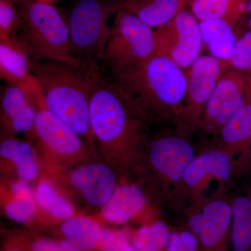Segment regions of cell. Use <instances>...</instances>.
Wrapping results in <instances>:
<instances>
[{
  "instance_id": "obj_32",
  "label": "cell",
  "mask_w": 251,
  "mask_h": 251,
  "mask_svg": "<svg viewBox=\"0 0 251 251\" xmlns=\"http://www.w3.org/2000/svg\"><path fill=\"white\" fill-rule=\"evenodd\" d=\"M3 251H25L20 247H9L4 249Z\"/></svg>"
},
{
  "instance_id": "obj_13",
  "label": "cell",
  "mask_w": 251,
  "mask_h": 251,
  "mask_svg": "<svg viewBox=\"0 0 251 251\" xmlns=\"http://www.w3.org/2000/svg\"><path fill=\"white\" fill-rule=\"evenodd\" d=\"M32 133L43 153L62 166L78 164L90 151L70 126L46 108L38 112Z\"/></svg>"
},
{
  "instance_id": "obj_33",
  "label": "cell",
  "mask_w": 251,
  "mask_h": 251,
  "mask_svg": "<svg viewBox=\"0 0 251 251\" xmlns=\"http://www.w3.org/2000/svg\"><path fill=\"white\" fill-rule=\"evenodd\" d=\"M247 11H249V13H251V0H249V1H248L247 4ZM249 26H250L251 29V17L250 18V21H249Z\"/></svg>"
},
{
  "instance_id": "obj_27",
  "label": "cell",
  "mask_w": 251,
  "mask_h": 251,
  "mask_svg": "<svg viewBox=\"0 0 251 251\" xmlns=\"http://www.w3.org/2000/svg\"><path fill=\"white\" fill-rule=\"evenodd\" d=\"M171 237L166 225L156 222L138 229L130 241L135 251H168Z\"/></svg>"
},
{
  "instance_id": "obj_6",
  "label": "cell",
  "mask_w": 251,
  "mask_h": 251,
  "mask_svg": "<svg viewBox=\"0 0 251 251\" xmlns=\"http://www.w3.org/2000/svg\"><path fill=\"white\" fill-rule=\"evenodd\" d=\"M120 9V0H78L68 25L74 57L82 62H101L110 36V18Z\"/></svg>"
},
{
  "instance_id": "obj_14",
  "label": "cell",
  "mask_w": 251,
  "mask_h": 251,
  "mask_svg": "<svg viewBox=\"0 0 251 251\" xmlns=\"http://www.w3.org/2000/svg\"><path fill=\"white\" fill-rule=\"evenodd\" d=\"M25 47L16 41L0 39V77L7 85L24 91L38 110L46 108L40 82L31 72Z\"/></svg>"
},
{
  "instance_id": "obj_10",
  "label": "cell",
  "mask_w": 251,
  "mask_h": 251,
  "mask_svg": "<svg viewBox=\"0 0 251 251\" xmlns=\"http://www.w3.org/2000/svg\"><path fill=\"white\" fill-rule=\"evenodd\" d=\"M188 228L197 239L199 251H232V209L228 197L191 204L185 211Z\"/></svg>"
},
{
  "instance_id": "obj_23",
  "label": "cell",
  "mask_w": 251,
  "mask_h": 251,
  "mask_svg": "<svg viewBox=\"0 0 251 251\" xmlns=\"http://www.w3.org/2000/svg\"><path fill=\"white\" fill-rule=\"evenodd\" d=\"M232 209V251H251V184L229 198Z\"/></svg>"
},
{
  "instance_id": "obj_22",
  "label": "cell",
  "mask_w": 251,
  "mask_h": 251,
  "mask_svg": "<svg viewBox=\"0 0 251 251\" xmlns=\"http://www.w3.org/2000/svg\"><path fill=\"white\" fill-rule=\"evenodd\" d=\"M200 27L203 44L209 50L211 56L228 67L237 40L233 25L227 20L217 18L201 21Z\"/></svg>"
},
{
  "instance_id": "obj_3",
  "label": "cell",
  "mask_w": 251,
  "mask_h": 251,
  "mask_svg": "<svg viewBox=\"0 0 251 251\" xmlns=\"http://www.w3.org/2000/svg\"><path fill=\"white\" fill-rule=\"evenodd\" d=\"M31 72L40 82L46 109L70 126L90 151L96 148L90 126V103L99 62L78 64L42 59L31 60Z\"/></svg>"
},
{
  "instance_id": "obj_1",
  "label": "cell",
  "mask_w": 251,
  "mask_h": 251,
  "mask_svg": "<svg viewBox=\"0 0 251 251\" xmlns=\"http://www.w3.org/2000/svg\"><path fill=\"white\" fill-rule=\"evenodd\" d=\"M90 113L96 147L110 156V166L133 171L148 145L149 121L102 70L94 81Z\"/></svg>"
},
{
  "instance_id": "obj_8",
  "label": "cell",
  "mask_w": 251,
  "mask_h": 251,
  "mask_svg": "<svg viewBox=\"0 0 251 251\" xmlns=\"http://www.w3.org/2000/svg\"><path fill=\"white\" fill-rule=\"evenodd\" d=\"M154 54L153 28L120 8L115 15L101 61L108 74L133 67Z\"/></svg>"
},
{
  "instance_id": "obj_34",
  "label": "cell",
  "mask_w": 251,
  "mask_h": 251,
  "mask_svg": "<svg viewBox=\"0 0 251 251\" xmlns=\"http://www.w3.org/2000/svg\"><path fill=\"white\" fill-rule=\"evenodd\" d=\"M35 1H41V2L49 3V4H53L54 3L57 2L59 0H35Z\"/></svg>"
},
{
  "instance_id": "obj_5",
  "label": "cell",
  "mask_w": 251,
  "mask_h": 251,
  "mask_svg": "<svg viewBox=\"0 0 251 251\" xmlns=\"http://www.w3.org/2000/svg\"><path fill=\"white\" fill-rule=\"evenodd\" d=\"M22 16L21 41L31 60L52 59L69 64L82 61L74 57L69 25L52 4L16 0Z\"/></svg>"
},
{
  "instance_id": "obj_17",
  "label": "cell",
  "mask_w": 251,
  "mask_h": 251,
  "mask_svg": "<svg viewBox=\"0 0 251 251\" xmlns=\"http://www.w3.org/2000/svg\"><path fill=\"white\" fill-rule=\"evenodd\" d=\"M219 147L249 166L251 153V94L242 108L223 127Z\"/></svg>"
},
{
  "instance_id": "obj_19",
  "label": "cell",
  "mask_w": 251,
  "mask_h": 251,
  "mask_svg": "<svg viewBox=\"0 0 251 251\" xmlns=\"http://www.w3.org/2000/svg\"><path fill=\"white\" fill-rule=\"evenodd\" d=\"M103 229L97 220L75 215L62 222L58 242L67 251H97Z\"/></svg>"
},
{
  "instance_id": "obj_29",
  "label": "cell",
  "mask_w": 251,
  "mask_h": 251,
  "mask_svg": "<svg viewBox=\"0 0 251 251\" xmlns=\"http://www.w3.org/2000/svg\"><path fill=\"white\" fill-rule=\"evenodd\" d=\"M229 66L246 74L249 72L251 77V29L237 39Z\"/></svg>"
},
{
  "instance_id": "obj_11",
  "label": "cell",
  "mask_w": 251,
  "mask_h": 251,
  "mask_svg": "<svg viewBox=\"0 0 251 251\" xmlns=\"http://www.w3.org/2000/svg\"><path fill=\"white\" fill-rule=\"evenodd\" d=\"M251 94V77L249 74L234 69L226 71L206 104L198 130L206 134L219 135Z\"/></svg>"
},
{
  "instance_id": "obj_9",
  "label": "cell",
  "mask_w": 251,
  "mask_h": 251,
  "mask_svg": "<svg viewBox=\"0 0 251 251\" xmlns=\"http://www.w3.org/2000/svg\"><path fill=\"white\" fill-rule=\"evenodd\" d=\"M227 67L213 56H200L186 73L184 108L175 122L176 131L189 139L198 130L206 104Z\"/></svg>"
},
{
  "instance_id": "obj_35",
  "label": "cell",
  "mask_w": 251,
  "mask_h": 251,
  "mask_svg": "<svg viewBox=\"0 0 251 251\" xmlns=\"http://www.w3.org/2000/svg\"><path fill=\"white\" fill-rule=\"evenodd\" d=\"M249 168H251V155L250 157V160H249Z\"/></svg>"
},
{
  "instance_id": "obj_15",
  "label": "cell",
  "mask_w": 251,
  "mask_h": 251,
  "mask_svg": "<svg viewBox=\"0 0 251 251\" xmlns=\"http://www.w3.org/2000/svg\"><path fill=\"white\" fill-rule=\"evenodd\" d=\"M68 175L69 184L91 206L103 208L118 184L115 169L108 163L81 162Z\"/></svg>"
},
{
  "instance_id": "obj_26",
  "label": "cell",
  "mask_w": 251,
  "mask_h": 251,
  "mask_svg": "<svg viewBox=\"0 0 251 251\" xmlns=\"http://www.w3.org/2000/svg\"><path fill=\"white\" fill-rule=\"evenodd\" d=\"M242 6L233 0H193L191 10L200 22L223 18L233 25L236 13L242 11Z\"/></svg>"
},
{
  "instance_id": "obj_7",
  "label": "cell",
  "mask_w": 251,
  "mask_h": 251,
  "mask_svg": "<svg viewBox=\"0 0 251 251\" xmlns=\"http://www.w3.org/2000/svg\"><path fill=\"white\" fill-rule=\"evenodd\" d=\"M246 168L245 163L219 146L196 153L184 175L189 206L227 197L232 181Z\"/></svg>"
},
{
  "instance_id": "obj_20",
  "label": "cell",
  "mask_w": 251,
  "mask_h": 251,
  "mask_svg": "<svg viewBox=\"0 0 251 251\" xmlns=\"http://www.w3.org/2000/svg\"><path fill=\"white\" fill-rule=\"evenodd\" d=\"M36 156L31 144L14 137L4 138L0 144V156L14 169L18 181L29 184L37 178L39 166Z\"/></svg>"
},
{
  "instance_id": "obj_16",
  "label": "cell",
  "mask_w": 251,
  "mask_h": 251,
  "mask_svg": "<svg viewBox=\"0 0 251 251\" xmlns=\"http://www.w3.org/2000/svg\"><path fill=\"white\" fill-rule=\"evenodd\" d=\"M39 110L24 91L7 85L1 89V124L4 138L32 132Z\"/></svg>"
},
{
  "instance_id": "obj_31",
  "label": "cell",
  "mask_w": 251,
  "mask_h": 251,
  "mask_svg": "<svg viewBox=\"0 0 251 251\" xmlns=\"http://www.w3.org/2000/svg\"><path fill=\"white\" fill-rule=\"evenodd\" d=\"M26 251H67L59 242L49 239H36L29 245Z\"/></svg>"
},
{
  "instance_id": "obj_21",
  "label": "cell",
  "mask_w": 251,
  "mask_h": 251,
  "mask_svg": "<svg viewBox=\"0 0 251 251\" xmlns=\"http://www.w3.org/2000/svg\"><path fill=\"white\" fill-rule=\"evenodd\" d=\"M185 3L186 0H120V8L157 29L183 11Z\"/></svg>"
},
{
  "instance_id": "obj_18",
  "label": "cell",
  "mask_w": 251,
  "mask_h": 251,
  "mask_svg": "<svg viewBox=\"0 0 251 251\" xmlns=\"http://www.w3.org/2000/svg\"><path fill=\"white\" fill-rule=\"evenodd\" d=\"M148 200L139 184H118L112 197L102 208V218L109 224H126L142 211Z\"/></svg>"
},
{
  "instance_id": "obj_12",
  "label": "cell",
  "mask_w": 251,
  "mask_h": 251,
  "mask_svg": "<svg viewBox=\"0 0 251 251\" xmlns=\"http://www.w3.org/2000/svg\"><path fill=\"white\" fill-rule=\"evenodd\" d=\"M155 53L189 68L200 57L203 41L200 23L188 11H181L172 21L154 31Z\"/></svg>"
},
{
  "instance_id": "obj_2",
  "label": "cell",
  "mask_w": 251,
  "mask_h": 251,
  "mask_svg": "<svg viewBox=\"0 0 251 251\" xmlns=\"http://www.w3.org/2000/svg\"><path fill=\"white\" fill-rule=\"evenodd\" d=\"M149 122L175 123L184 108L186 73L171 59L155 53L143 62L105 75Z\"/></svg>"
},
{
  "instance_id": "obj_24",
  "label": "cell",
  "mask_w": 251,
  "mask_h": 251,
  "mask_svg": "<svg viewBox=\"0 0 251 251\" xmlns=\"http://www.w3.org/2000/svg\"><path fill=\"white\" fill-rule=\"evenodd\" d=\"M37 207L51 218L64 221L75 215V209L72 202L59 191L53 181L41 179L34 191Z\"/></svg>"
},
{
  "instance_id": "obj_30",
  "label": "cell",
  "mask_w": 251,
  "mask_h": 251,
  "mask_svg": "<svg viewBox=\"0 0 251 251\" xmlns=\"http://www.w3.org/2000/svg\"><path fill=\"white\" fill-rule=\"evenodd\" d=\"M97 251H135V249L126 234L104 228Z\"/></svg>"
},
{
  "instance_id": "obj_28",
  "label": "cell",
  "mask_w": 251,
  "mask_h": 251,
  "mask_svg": "<svg viewBox=\"0 0 251 251\" xmlns=\"http://www.w3.org/2000/svg\"><path fill=\"white\" fill-rule=\"evenodd\" d=\"M23 28L22 16L16 0H0V39L23 44L21 41Z\"/></svg>"
},
{
  "instance_id": "obj_25",
  "label": "cell",
  "mask_w": 251,
  "mask_h": 251,
  "mask_svg": "<svg viewBox=\"0 0 251 251\" xmlns=\"http://www.w3.org/2000/svg\"><path fill=\"white\" fill-rule=\"evenodd\" d=\"M36 209L34 192L29 184L18 180L14 181L4 206L7 217L18 224H27L35 216Z\"/></svg>"
},
{
  "instance_id": "obj_4",
  "label": "cell",
  "mask_w": 251,
  "mask_h": 251,
  "mask_svg": "<svg viewBox=\"0 0 251 251\" xmlns=\"http://www.w3.org/2000/svg\"><path fill=\"white\" fill-rule=\"evenodd\" d=\"M196 153L188 138L176 130L163 132L148 141L133 171L148 198L167 211L184 214L189 206L184 175Z\"/></svg>"
}]
</instances>
